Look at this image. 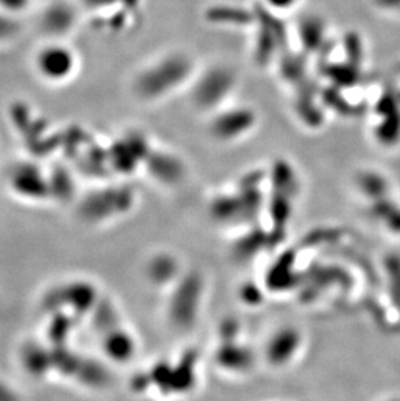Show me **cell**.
Instances as JSON below:
<instances>
[{"label":"cell","mask_w":400,"mask_h":401,"mask_svg":"<svg viewBox=\"0 0 400 401\" xmlns=\"http://www.w3.org/2000/svg\"><path fill=\"white\" fill-rule=\"evenodd\" d=\"M77 67V60L72 49L61 44H51L42 49L37 56V68L49 81L59 82L69 79Z\"/></svg>","instance_id":"1"},{"label":"cell","mask_w":400,"mask_h":401,"mask_svg":"<svg viewBox=\"0 0 400 401\" xmlns=\"http://www.w3.org/2000/svg\"><path fill=\"white\" fill-rule=\"evenodd\" d=\"M29 4V0H0V7L8 10H24Z\"/></svg>","instance_id":"2"}]
</instances>
